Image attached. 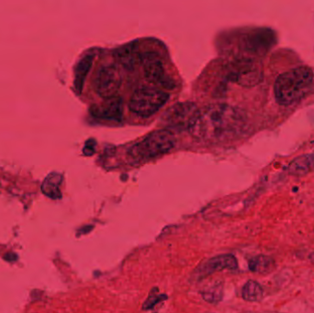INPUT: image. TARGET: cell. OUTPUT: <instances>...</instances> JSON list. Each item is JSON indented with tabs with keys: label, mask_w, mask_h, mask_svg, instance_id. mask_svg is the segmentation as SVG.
I'll return each instance as SVG.
<instances>
[{
	"label": "cell",
	"mask_w": 314,
	"mask_h": 313,
	"mask_svg": "<svg viewBox=\"0 0 314 313\" xmlns=\"http://www.w3.org/2000/svg\"><path fill=\"white\" fill-rule=\"evenodd\" d=\"M229 78L243 86H254L262 79V73L258 66L248 60H242L230 68Z\"/></svg>",
	"instance_id": "obj_8"
},
{
	"label": "cell",
	"mask_w": 314,
	"mask_h": 313,
	"mask_svg": "<svg viewBox=\"0 0 314 313\" xmlns=\"http://www.w3.org/2000/svg\"><path fill=\"white\" fill-rule=\"evenodd\" d=\"M202 296L206 301L211 302V303H217L222 300L223 287H222V285H218V286L211 287L210 289L206 290V292L202 294Z\"/></svg>",
	"instance_id": "obj_16"
},
{
	"label": "cell",
	"mask_w": 314,
	"mask_h": 313,
	"mask_svg": "<svg viewBox=\"0 0 314 313\" xmlns=\"http://www.w3.org/2000/svg\"><path fill=\"white\" fill-rule=\"evenodd\" d=\"M17 255H15V254H13V253H8V254H6L5 255V259L7 260V261L13 262L15 261V260H17Z\"/></svg>",
	"instance_id": "obj_17"
},
{
	"label": "cell",
	"mask_w": 314,
	"mask_h": 313,
	"mask_svg": "<svg viewBox=\"0 0 314 313\" xmlns=\"http://www.w3.org/2000/svg\"><path fill=\"white\" fill-rule=\"evenodd\" d=\"M245 124L244 112L227 104H213L199 111L188 131L204 143H222L237 136Z\"/></svg>",
	"instance_id": "obj_1"
},
{
	"label": "cell",
	"mask_w": 314,
	"mask_h": 313,
	"mask_svg": "<svg viewBox=\"0 0 314 313\" xmlns=\"http://www.w3.org/2000/svg\"><path fill=\"white\" fill-rule=\"evenodd\" d=\"M90 112L98 118L120 120L122 115V99L117 97L106 98L101 104L93 106Z\"/></svg>",
	"instance_id": "obj_9"
},
{
	"label": "cell",
	"mask_w": 314,
	"mask_h": 313,
	"mask_svg": "<svg viewBox=\"0 0 314 313\" xmlns=\"http://www.w3.org/2000/svg\"><path fill=\"white\" fill-rule=\"evenodd\" d=\"M243 299L249 302H257L263 299L264 290L257 281L249 280L243 287Z\"/></svg>",
	"instance_id": "obj_15"
},
{
	"label": "cell",
	"mask_w": 314,
	"mask_h": 313,
	"mask_svg": "<svg viewBox=\"0 0 314 313\" xmlns=\"http://www.w3.org/2000/svg\"><path fill=\"white\" fill-rule=\"evenodd\" d=\"M290 176H304L314 172V151L312 154L302 155L291 161L287 168Z\"/></svg>",
	"instance_id": "obj_10"
},
{
	"label": "cell",
	"mask_w": 314,
	"mask_h": 313,
	"mask_svg": "<svg viewBox=\"0 0 314 313\" xmlns=\"http://www.w3.org/2000/svg\"><path fill=\"white\" fill-rule=\"evenodd\" d=\"M176 143L173 133L169 130L155 131L130 149V156L136 161H142L159 156L171 150Z\"/></svg>",
	"instance_id": "obj_3"
},
{
	"label": "cell",
	"mask_w": 314,
	"mask_h": 313,
	"mask_svg": "<svg viewBox=\"0 0 314 313\" xmlns=\"http://www.w3.org/2000/svg\"><path fill=\"white\" fill-rule=\"evenodd\" d=\"M310 259H311V261H312V263H313L314 265V253H313V254L311 255V256H310Z\"/></svg>",
	"instance_id": "obj_18"
},
{
	"label": "cell",
	"mask_w": 314,
	"mask_h": 313,
	"mask_svg": "<svg viewBox=\"0 0 314 313\" xmlns=\"http://www.w3.org/2000/svg\"><path fill=\"white\" fill-rule=\"evenodd\" d=\"M93 59H94L93 55H87L77 65L75 85H76V89L78 92L81 91V89L83 87L86 78L90 72V67L92 66Z\"/></svg>",
	"instance_id": "obj_14"
},
{
	"label": "cell",
	"mask_w": 314,
	"mask_h": 313,
	"mask_svg": "<svg viewBox=\"0 0 314 313\" xmlns=\"http://www.w3.org/2000/svg\"><path fill=\"white\" fill-rule=\"evenodd\" d=\"M63 180V176L59 173H51L45 179L42 186V190L46 196L52 199L61 198L62 193L59 190V187Z\"/></svg>",
	"instance_id": "obj_12"
},
{
	"label": "cell",
	"mask_w": 314,
	"mask_h": 313,
	"mask_svg": "<svg viewBox=\"0 0 314 313\" xmlns=\"http://www.w3.org/2000/svg\"><path fill=\"white\" fill-rule=\"evenodd\" d=\"M314 80V72L307 66H300L281 74L275 82L276 102L289 106L297 102L308 92Z\"/></svg>",
	"instance_id": "obj_2"
},
{
	"label": "cell",
	"mask_w": 314,
	"mask_h": 313,
	"mask_svg": "<svg viewBox=\"0 0 314 313\" xmlns=\"http://www.w3.org/2000/svg\"><path fill=\"white\" fill-rule=\"evenodd\" d=\"M168 98L166 92L149 87L139 88L131 98L130 110L141 117H149L159 111Z\"/></svg>",
	"instance_id": "obj_4"
},
{
	"label": "cell",
	"mask_w": 314,
	"mask_h": 313,
	"mask_svg": "<svg viewBox=\"0 0 314 313\" xmlns=\"http://www.w3.org/2000/svg\"><path fill=\"white\" fill-rule=\"evenodd\" d=\"M122 84L119 69L113 66H103L96 74L94 85L96 93L104 98L115 97Z\"/></svg>",
	"instance_id": "obj_7"
},
{
	"label": "cell",
	"mask_w": 314,
	"mask_h": 313,
	"mask_svg": "<svg viewBox=\"0 0 314 313\" xmlns=\"http://www.w3.org/2000/svg\"><path fill=\"white\" fill-rule=\"evenodd\" d=\"M143 71L146 78L155 85L167 89L176 87V80L167 71L164 62L155 53H147L143 57Z\"/></svg>",
	"instance_id": "obj_6"
},
{
	"label": "cell",
	"mask_w": 314,
	"mask_h": 313,
	"mask_svg": "<svg viewBox=\"0 0 314 313\" xmlns=\"http://www.w3.org/2000/svg\"><path fill=\"white\" fill-rule=\"evenodd\" d=\"M199 110L192 102H181L174 105L165 113L163 120L168 128L188 130Z\"/></svg>",
	"instance_id": "obj_5"
},
{
	"label": "cell",
	"mask_w": 314,
	"mask_h": 313,
	"mask_svg": "<svg viewBox=\"0 0 314 313\" xmlns=\"http://www.w3.org/2000/svg\"><path fill=\"white\" fill-rule=\"evenodd\" d=\"M248 267L252 272L257 274H269L276 268L273 258L268 255H260L251 259Z\"/></svg>",
	"instance_id": "obj_13"
},
{
	"label": "cell",
	"mask_w": 314,
	"mask_h": 313,
	"mask_svg": "<svg viewBox=\"0 0 314 313\" xmlns=\"http://www.w3.org/2000/svg\"><path fill=\"white\" fill-rule=\"evenodd\" d=\"M237 268V259L234 255H222L213 257L210 261H208L202 270L205 271L206 274H212L224 269L234 270Z\"/></svg>",
	"instance_id": "obj_11"
}]
</instances>
